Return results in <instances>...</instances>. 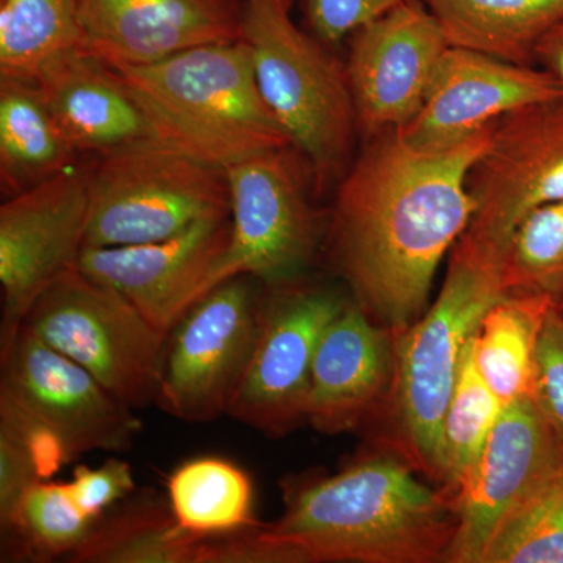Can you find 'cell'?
<instances>
[{
  "label": "cell",
  "mask_w": 563,
  "mask_h": 563,
  "mask_svg": "<svg viewBox=\"0 0 563 563\" xmlns=\"http://www.w3.org/2000/svg\"><path fill=\"white\" fill-rule=\"evenodd\" d=\"M96 521L76 506L68 483L40 481L24 493L9 517L0 520L7 536L3 561H66L84 543Z\"/></svg>",
  "instance_id": "4316f807"
},
{
  "label": "cell",
  "mask_w": 563,
  "mask_h": 563,
  "mask_svg": "<svg viewBox=\"0 0 563 563\" xmlns=\"http://www.w3.org/2000/svg\"><path fill=\"white\" fill-rule=\"evenodd\" d=\"M229 0H80V51L111 66H147L207 44L242 40Z\"/></svg>",
  "instance_id": "ac0fdd59"
},
{
  "label": "cell",
  "mask_w": 563,
  "mask_h": 563,
  "mask_svg": "<svg viewBox=\"0 0 563 563\" xmlns=\"http://www.w3.org/2000/svg\"><path fill=\"white\" fill-rule=\"evenodd\" d=\"M504 295L563 302V201L533 210L515 229L499 263Z\"/></svg>",
  "instance_id": "f1b7e54d"
},
{
  "label": "cell",
  "mask_w": 563,
  "mask_h": 563,
  "mask_svg": "<svg viewBox=\"0 0 563 563\" xmlns=\"http://www.w3.org/2000/svg\"><path fill=\"white\" fill-rule=\"evenodd\" d=\"M273 2H276L277 5H280L282 9L290 11L292 5V0H273Z\"/></svg>",
  "instance_id": "d590c367"
},
{
  "label": "cell",
  "mask_w": 563,
  "mask_h": 563,
  "mask_svg": "<svg viewBox=\"0 0 563 563\" xmlns=\"http://www.w3.org/2000/svg\"><path fill=\"white\" fill-rule=\"evenodd\" d=\"M68 487L81 512L99 520L107 509L135 492V477L128 462L109 459L99 466H77Z\"/></svg>",
  "instance_id": "1f68e13d"
},
{
  "label": "cell",
  "mask_w": 563,
  "mask_h": 563,
  "mask_svg": "<svg viewBox=\"0 0 563 563\" xmlns=\"http://www.w3.org/2000/svg\"><path fill=\"white\" fill-rule=\"evenodd\" d=\"M503 296L499 266L457 242L435 302L395 335V373L383 407L385 446L440 487L444 415L463 352L488 307Z\"/></svg>",
  "instance_id": "277c9868"
},
{
  "label": "cell",
  "mask_w": 563,
  "mask_h": 563,
  "mask_svg": "<svg viewBox=\"0 0 563 563\" xmlns=\"http://www.w3.org/2000/svg\"><path fill=\"white\" fill-rule=\"evenodd\" d=\"M398 455H368L331 476L284 484V514L222 537L220 563L448 562L454 498Z\"/></svg>",
  "instance_id": "7a4b0ae2"
},
{
  "label": "cell",
  "mask_w": 563,
  "mask_h": 563,
  "mask_svg": "<svg viewBox=\"0 0 563 563\" xmlns=\"http://www.w3.org/2000/svg\"><path fill=\"white\" fill-rule=\"evenodd\" d=\"M168 503L191 536H231L254 528V487L240 466L214 455L181 463L168 477Z\"/></svg>",
  "instance_id": "d4e9b609"
},
{
  "label": "cell",
  "mask_w": 563,
  "mask_h": 563,
  "mask_svg": "<svg viewBox=\"0 0 563 563\" xmlns=\"http://www.w3.org/2000/svg\"><path fill=\"white\" fill-rule=\"evenodd\" d=\"M229 2L242 3L240 0H229Z\"/></svg>",
  "instance_id": "74e56055"
},
{
  "label": "cell",
  "mask_w": 563,
  "mask_h": 563,
  "mask_svg": "<svg viewBox=\"0 0 563 563\" xmlns=\"http://www.w3.org/2000/svg\"><path fill=\"white\" fill-rule=\"evenodd\" d=\"M448 46L421 0H402L352 33L344 68L365 139L401 131L417 117Z\"/></svg>",
  "instance_id": "5bb4252c"
},
{
  "label": "cell",
  "mask_w": 563,
  "mask_h": 563,
  "mask_svg": "<svg viewBox=\"0 0 563 563\" xmlns=\"http://www.w3.org/2000/svg\"><path fill=\"white\" fill-rule=\"evenodd\" d=\"M242 40L263 101L309 161L320 195L343 179L361 133L346 68L273 0H243Z\"/></svg>",
  "instance_id": "5b68a950"
},
{
  "label": "cell",
  "mask_w": 563,
  "mask_h": 563,
  "mask_svg": "<svg viewBox=\"0 0 563 563\" xmlns=\"http://www.w3.org/2000/svg\"><path fill=\"white\" fill-rule=\"evenodd\" d=\"M558 310H559V312H561V314L563 317V302L558 303Z\"/></svg>",
  "instance_id": "8d00e7d4"
},
{
  "label": "cell",
  "mask_w": 563,
  "mask_h": 563,
  "mask_svg": "<svg viewBox=\"0 0 563 563\" xmlns=\"http://www.w3.org/2000/svg\"><path fill=\"white\" fill-rule=\"evenodd\" d=\"M206 539L180 528L169 503L141 496L102 515L70 563H201Z\"/></svg>",
  "instance_id": "603a6c76"
},
{
  "label": "cell",
  "mask_w": 563,
  "mask_h": 563,
  "mask_svg": "<svg viewBox=\"0 0 563 563\" xmlns=\"http://www.w3.org/2000/svg\"><path fill=\"white\" fill-rule=\"evenodd\" d=\"M474 211L459 243L499 266L521 221L563 201V96L506 114L468 177Z\"/></svg>",
  "instance_id": "9c48e42d"
},
{
  "label": "cell",
  "mask_w": 563,
  "mask_h": 563,
  "mask_svg": "<svg viewBox=\"0 0 563 563\" xmlns=\"http://www.w3.org/2000/svg\"><path fill=\"white\" fill-rule=\"evenodd\" d=\"M563 443L531 396L504 407L479 461L454 495L448 563H481L493 537L558 468Z\"/></svg>",
  "instance_id": "9a60e30c"
},
{
  "label": "cell",
  "mask_w": 563,
  "mask_h": 563,
  "mask_svg": "<svg viewBox=\"0 0 563 563\" xmlns=\"http://www.w3.org/2000/svg\"><path fill=\"white\" fill-rule=\"evenodd\" d=\"M448 44L536 65L540 41L563 21V0H421Z\"/></svg>",
  "instance_id": "7402d4cb"
},
{
  "label": "cell",
  "mask_w": 563,
  "mask_h": 563,
  "mask_svg": "<svg viewBox=\"0 0 563 563\" xmlns=\"http://www.w3.org/2000/svg\"><path fill=\"white\" fill-rule=\"evenodd\" d=\"M79 152L62 131L38 85L0 77V185L18 195L73 168Z\"/></svg>",
  "instance_id": "44dd1931"
},
{
  "label": "cell",
  "mask_w": 563,
  "mask_h": 563,
  "mask_svg": "<svg viewBox=\"0 0 563 563\" xmlns=\"http://www.w3.org/2000/svg\"><path fill=\"white\" fill-rule=\"evenodd\" d=\"M395 373V333L354 299L322 332L314 352L306 422L318 432H351L376 418Z\"/></svg>",
  "instance_id": "d6986e66"
},
{
  "label": "cell",
  "mask_w": 563,
  "mask_h": 563,
  "mask_svg": "<svg viewBox=\"0 0 563 563\" xmlns=\"http://www.w3.org/2000/svg\"><path fill=\"white\" fill-rule=\"evenodd\" d=\"M493 125L446 151L415 150L398 131L380 133L366 139L339 181L331 261L354 301L395 335L428 310L444 255L472 221L468 177Z\"/></svg>",
  "instance_id": "6da1fadb"
},
{
  "label": "cell",
  "mask_w": 563,
  "mask_h": 563,
  "mask_svg": "<svg viewBox=\"0 0 563 563\" xmlns=\"http://www.w3.org/2000/svg\"><path fill=\"white\" fill-rule=\"evenodd\" d=\"M113 69L143 110L154 141L195 161L228 172L291 144L263 101L243 40Z\"/></svg>",
  "instance_id": "3957f363"
},
{
  "label": "cell",
  "mask_w": 563,
  "mask_h": 563,
  "mask_svg": "<svg viewBox=\"0 0 563 563\" xmlns=\"http://www.w3.org/2000/svg\"><path fill=\"white\" fill-rule=\"evenodd\" d=\"M44 481L38 463L20 442L0 431V520L9 517L24 493Z\"/></svg>",
  "instance_id": "836d02e7"
},
{
  "label": "cell",
  "mask_w": 563,
  "mask_h": 563,
  "mask_svg": "<svg viewBox=\"0 0 563 563\" xmlns=\"http://www.w3.org/2000/svg\"><path fill=\"white\" fill-rule=\"evenodd\" d=\"M402 0H301V7L310 33L333 46Z\"/></svg>",
  "instance_id": "d6a6232c"
},
{
  "label": "cell",
  "mask_w": 563,
  "mask_h": 563,
  "mask_svg": "<svg viewBox=\"0 0 563 563\" xmlns=\"http://www.w3.org/2000/svg\"><path fill=\"white\" fill-rule=\"evenodd\" d=\"M0 402L43 426L69 462L92 451L131 450L140 418L87 369L54 350L22 324L0 346Z\"/></svg>",
  "instance_id": "7c38bea8"
},
{
  "label": "cell",
  "mask_w": 563,
  "mask_h": 563,
  "mask_svg": "<svg viewBox=\"0 0 563 563\" xmlns=\"http://www.w3.org/2000/svg\"><path fill=\"white\" fill-rule=\"evenodd\" d=\"M536 65L548 70L563 90V21L540 41L536 52Z\"/></svg>",
  "instance_id": "e575fe53"
},
{
  "label": "cell",
  "mask_w": 563,
  "mask_h": 563,
  "mask_svg": "<svg viewBox=\"0 0 563 563\" xmlns=\"http://www.w3.org/2000/svg\"><path fill=\"white\" fill-rule=\"evenodd\" d=\"M80 41V0H0V77L35 81Z\"/></svg>",
  "instance_id": "484cf974"
},
{
  "label": "cell",
  "mask_w": 563,
  "mask_h": 563,
  "mask_svg": "<svg viewBox=\"0 0 563 563\" xmlns=\"http://www.w3.org/2000/svg\"><path fill=\"white\" fill-rule=\"evenodd\" d=\"M561 96L559 81L540 66L448 46L420 111L398 132L415 150L446 151L515 110Z\"/></svg>",
  "instance_id": "e0dca14e"
},
{
  "label": "cell",
  "mask_w": 563,
  "mask_h": 563,
  "mask_svg": "<svg viewBox=\"0 0 563 563\" xmlns=\"http://www.w3.org/2000/svg\"><path fill=\"white\" fill-rule=\"evenodd\" d=\"M481 563H563V459L504 521Z\"/></svg>",
  "instance_id": "f546056e"
},
{
  "label": "cell",
  "mask_w": 563,
  "mask_h": 563,
  "mask_svg": "<svg viewBox=\"0 0 563 563\" xmlns=\"http://www.w3.org/2000/svg\"><path fill=\"white\" fill-rule=\"evenodd\" d=\"M255 280L243 274L222 282L169 333L155 401L166 413L185 422L228 415L261 325Z\"/></svg>",
  "instance_id": "30bf717a"
},
{
  "label": "cell",
  "mask_w": 563,
  "mask_h": 563,
  "mask_svg": "<svg viewBox=\"0 0 563 563\" xmlns=\"http://www.w3.org/2000/svg\"><path fill=\"white\" fill-rule=\"evenodd\" d=\"M88 172L85 247L163 242L203 221L231 218L228 174L157 141L98 155Z\"/></svg>",
  "instance_id": "8992f818"
},
{
  "label": "cell",
  "mask_w": 563,
  "mask_h": 563,
  "mask_svg": "<svg viewBox=\"0 0 563 563\" xmlns=\"http://www.w3.org/2000/svg\"><path fill=\"white\" fill-rule=\"evenodd\" d=\"M531 398L563 443V317L553 307L537 343Z\"/></svg>",
  "instance_id": "4dcf8cb0"
},
{
  "label": "cell",
  "mask_w": 563,
  "mask_h": 563,
  "mask_svg": "<svg viewBox=\"0 0 563 563\" xmlns=\"http://www.w3.org/2000/svg\"><path fill=\"white\" fill-rule=\"evenodd\" d=\"M504 407L477 368L473 335L463 352L461 372L443 421L442 487L453 498L479 461Z\"/></svg>",
  "instance_id": "83f0119b"
},
{
  "label": "cell",
  "mask_w": 563,
  "mask_h": 563,
  "mask_svg": "<svg viewBox=\"0 0 563 563\" xmlns=\"http://www.w3.org/2000/svg\"><path fill=\"white\" fill-rule=\"evenodd\" d=\"M74 150L107 152L154 141L143 110L106 63L74 51L35 80Z\"/></svg>",
  "instance_id": "ffe728a7"
},
{
  "label": "cell",
  "mask_w": 563,
  "mask_h": 563,
  "mask_svg": "<svg viewBox=\"0 0 563 563\" xmlns=\"http://www.w3.org/2000/svg\"><path fill=\"white\" fill-rule=\"evenodd\" d=\"M555 302L540 295H504L474 333L477 368L504 406L531 396L533 358Z\"/></svg>",
  "instance_id": "cb8c5ba5"
},
{
  "label": "cell",
  "mask_w": 563,
  "mask_h": 563,
  "mask_svg": "<svg viewBox=\"0 0 563 563\" xmlns=\"http://www.w3.org/2000/svg\"><path fill=\"white\" fill-rule=\"evenodd\" d=\"M263 296L261 325L229 417L272 439L306 422L314 352L324 329L350 298L298 280Z\"/></svg>",
  "instance_id": "8fae6325"
},
{
  "label": "cell",
  "mask_w": 563,
  "mask_h": 563,
  "mask_svg": "<svg viewBox=\"0 0 563 563\" xmlns=\"http://www.w3.org/2000/svg\"><path fill=\"white\" fill-rule=\"evenodd\" d=\"M88 213V172L74 166L0 207V346L16 335L40 296L77 265Z\"/></svg>",
  "instance_id": "4fadbf2b"
},
{
  "label": "cell",
  "mask_w": 563,
  "mask_h": 563,
  "mask_svg": "<svg viewBox=\"0 0 563 563\" xmlns=\"http://www.w3.org/2000/svg\"><path fill=\"white\" fill-rule=\"evenodd\" d=\"M225 174L232 232L221 284L243 274L268 287L298 280L312 262L321 233L309 161L288 144L233 165Z\"/></svg>",
  "instance_id": "ba28073f"
},
{
  "label": "cell",
  "mask_w": 563,
  "mask_h": 563,
  "mask_svg": "<svg viewBox=\"0 0 563 563\" xmlns=\"http://www.w3.org/2000/svg\"><path fill=\"white\" fill-rule=\"evenodd\" d=\"M24 324L131 409L157 401L168 336L77 265L40 296Z\"/></svg>",
  "instance_id": "52a82bcc"
},
{
  "label": "cell",
  "mask_w": 563,
  "mask_h": 563,
  "mask_svg": "<svg viewBox=\"0 0 563 563\" xmlns=\"http://www.w3.org/2000/svg\"><path fill=\"white\" fill-rule=\"evenodd\" d=\"M231 218L203 221L163 242L84 247L77 268L113 288L168 336L192 307L221 284Z\"/></svg>",
  "instance_id": "2e32d148"
}]
</instances>
